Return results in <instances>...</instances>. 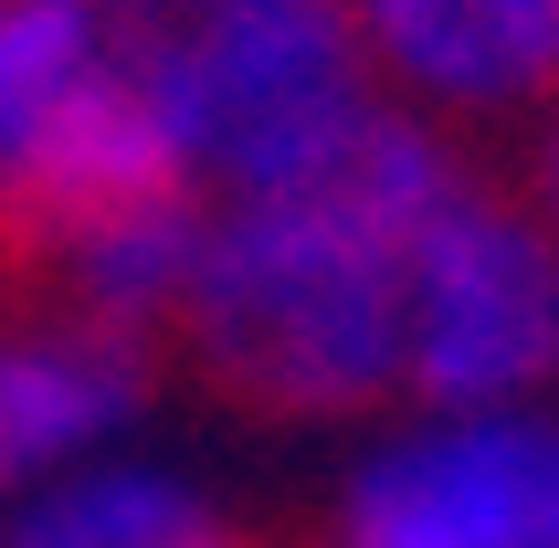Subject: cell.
Here are the masks:
<instances>
[{
  "label": "cell",
  "mask_w": 559,
  "mask_h": 548,
  "mask_svg": "<svg viewBox=\"0 0 559 548\" xmlns=\"http://www.w3.org/2000/svg\"><path fill=\"white\" fill-rule=\"evenodd\" d=\"M465 190V158L433 117L380 106L370 138L307 190L212 201L180 337L253 412H370L402 391V274L412 233Z\"/></svg>",
  "instance_id": "1"
},
{
  "label": "cell",
  "mask_w": 559,
  "mask_h": 548,
  "mask_svg": "<svg viewBox=\"0 0 559 548\" xmlns=\"http://www.w3.org/2000/svg\"><path fill=\"white\" fill-rule=\"evenodd\" d=\"M138 85L201 201H275L328 180L391 106L338 0L138 11Z\"/></svg>",
  "instance_id": "2"
},
{
  "label": "cell",
  "mask_w": 559,
  "mask_h": 548,
  "mask_svg": "<svg viewBox=\"0 0 559 548\" xmlns=\"http://www.w3.org/2000/svg\"><path fill=\"white\" fill-rule=\"evenodd\" d=\"M190 190L138 85L127 0H0V222L53 243L95 212Z\"/></svg>",
  "instance_id": "3"
},
{
  "label": "cell",
  "mask_w": 559,
  "mask_h": 548,
  "mask_svg": "<svg viewBox=\"0 0 559 548\" xmlns=\"http://www.w3.org/2000/svg\"><path fill=\"white\" fill-rule=\"evenodd\" d=\"M559 380V233L518 190L465 180L402 274V391L412 412H507Z\"/></svg>",
  "instance_id": "4"
},
{
  "label": "cell",
  "mask_w": 559,
  "mask_h": 548,
  "mask_svg": "<svg viewBox=\"0 0 559 548\" xmlns=\"http://www.w3.org/2000/svg\"><path fill=\"white\" fill-rule=\"evenodd\" d=\"M338 548H559V412H412L348 464Z\"/></svg>",
  "instance_id": "5"
},
{
  "label": "cell",
  "mask_w": 559,
  "mask_h": 548,
  "mask_svg": "<svg viewBox=\"0 0 559 548\" xmlns=\"http://www.w3.org/2000/svg\"><path fill=\"white\" fill-rule=\"evenodd\" d=\"M380 95L412 117H518L559 85L549 0H338Z\"/></svg>",
  "instance_id": "6"
},
{
  "label": "cell",
  "mask_w": 559,
  "mask_h": 548,
  "mask_svg": "<svg viewBox=\"0 0 559 548\" xmlns=\"http://www.w3.org/2000/svg\"><path fill=\"white\" fill-rule=\"evenodd\" d=\"M138 401H148V348L138 337H106L85 317L0 327V486L22 496L63 464L117 454Z\"/></svg>",
  "instance_id": "7"
},
{
  "label": "cell",
  "mask_w": 559,
  "mask_h": 548,
  "mask_svg": "<svg viewBox=\"0 0 559 548\" xmlns=\"http://www.w3.org/2000/svg\"><path fill=\"white\" fill-rule=\"evenodd\" d=\"M201 233H212V201L201 190H158V201H127V212H95L74 233H53L43 264H53L63 317L148 348L158 327H180L190 274H201Z\"/></svg>",
  "instance_id": "8"
},
{
  "label": "cell",
  "mask_w": 559,
  "mask_h": 548,
  "mask_svg": "<svg viewBox=\"0 0 559 548\" xmlns=\"http://www.w3.org/2000/svg\"><path fill=\"white\" fill-rule=\"evenodd\" d=\"M0 548H233V527L169 464L95 454V464H63V475L11 496L0 507Z\"/></svg>",
  "instance_id": "9"
},
{
  "label": "cell",
  "mask_w": 559,
  "mask_h": 548,
  "mask_svg": "<svg viewBox=\"0 0 559 548\" xmlns=\"http://www.w3.org/2000/svg\"><path fill=\"white\" fill-rule=\"evenodd\" d=\"M518 201H528V212L559 233V106L538 117V138H528V180H518Z\"/></svg>",
  "instance_id": "10"
},
{
  "label": "cell",
  "mask_w": 559,
  "mask_h": 548,
  "mask_svg": "<svg viewBox=\"0 0 559 548\" xmlns=\"http://www.w3.org/2000/svg\"><path fill=\"white\" fill-rule=\"evenodd\" d=\"M127 11H190V0H127Z\"/></svg>",
  "instance_id": "11"
},
{
  "label": "cell",
  "mask_w": 559,
  "mask_h": 548,
  "mask_svg": "<svg viewBox=\"0 0 559 548\" xmlns=\"http://www.w3.org/2000/svg\"><path fill=\"white\" fill-rule=\"evenodd\" d=\"M549 43H559V0H549Z\"/></svg>",
  "instance_id": "12"
},
{
  "label": "cell",
  "mask_w": 559,
  "mask_h": 548,
  "mask_svg": "<svg viewBox=\"0 0 559 548\" xmlns=\"http://www.w3.org/2000/svg\"><path fill=\"white\" fill-rule=\"evenodd\" d=\"M0 507H11V486H0Z\"/></svg>",
  "instance_id": "13"
},
{
  "label": "cell",
  "mask_w": 559,
  "mask_h": 548,
  "mask_svg": "<svg viewBox=\"0 0 559 548\" xmlns=\"http://www.w3.org/2000/svg\"><path fill=\"white\" fill-rule=\"evenodd\" d=\"M233 548H243V538H233Z\"/></svg>",
  "instance_id": "14"
}]
</instances>
